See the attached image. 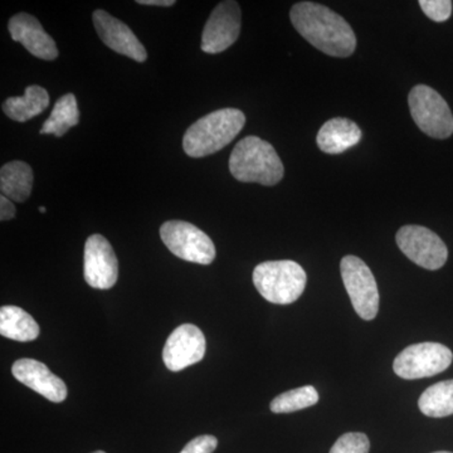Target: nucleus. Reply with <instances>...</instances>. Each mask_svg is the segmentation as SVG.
<instances>
[{"instance_id":"obj_1","label":"nucleus","mask_w":453,"mask_h":453,"mask_svg":"<svg viewBox=\"0 0 453 453\" xmlns=\"http://www.w3.org/2000/svg\"><path fill=\"white\" fill-rule=\"evenodd\" d=\"M290 19L295 29L325 55L345 58L356 50L353 28L344 18L323 4L296 3L291 9Z\"/></svg>"},{"instance_id":"obj_2","label":"nucleus","mask_w":453,"mask_h":453,"mask_svg":"<svg viewBox=\"0 0 453 453\" xmlns=\"http://www.w3.org/2000/svg\"><path fill=\"white\" fill-rule=\"evenodd\" d=\"M244 124L246 116L234 107L208 113L184 134V151L190 157H204L217 153L241 133Z\"/></svg>"},{"instance_id":"obj_3","label":"nucleus","mask_w":453,"mask_h":453,"mask_svg":"<svg viewBox=\"0 0 453 453\" xmlns=\"http://www.w3.org/2000/svg\"><path fill=\"white\" fill-rule=\"evenodd\" d=\"M229 170L242 183L276 186L283 178V164L270 142L258 136L241 140L229 157Z\"/></svg>"},{"instance_id":"obj_4","label":"nucleus","mask_w":453,"mask_h":453,"mask_svg":"<svg viewBox=\"0 0 453 453\" xmlns=\"http://www.w3.org/2000/svg\"><path fill=\"white\" fill-rule=\"evenodd\" d=\"M305 270L290 259L267 261L253 271V283L268 303L288 305L295 303L306 288Z\"/></svg>"},{"instance_id":"obj_5","label":"nucleus","mask_w":453,"mask_h":453,"mask_svg":"<svg viewBox=\"0 0 453 453\" xmlns=\"http://www.w3.org/2000/svg\"><path fill=\"white\" fill-rule=\"evenodd\" d=\"M414 122L434 139H447L453 134V115L445 98L429 86L417 85L408 96Z\"/></svg>"},{"instance_id":"obj_6","label":"nucleus","mask_w":453,"mask_h":453,"mask_svg":"<svg viewBox=\"0 0 453 453\" xmlns=\"http://www.w3.org/2000/svg\"><path fill=\"white\" fill-rule=\"evenodd\" d=\"M160 237L166 249L184 261L211 265L216 258L213 241L192 223L169 220L160 226Z\"/></svg>"},{"instance_id":"obj_7","label":"nucleus","mask_w":453,"mask_h":453,"mask_svg":"<svg viewBox=\"0 0 453 453\" xmlns=\"http://www.w3.org/2000/svg\"><path fill=\"white\" fill-rule=\"evenodd\" d=\"M453 354L440 342H419L399 353L393 371L402 380H414L434 377L452 365Z\"/></svg>"},{"instance_id":"obj_8","label":"nucleus","mask_w":453,"mask_h":453,"mask_svg":"<svg viewBox=\"0 0 453 453\" xmlns=\"http://www.w3.org/2000/svg\"><path fill=\"white\" fill-rule=\"evenodd\" d=\"M340 271L357 314L366 321L375 319L380 311V290L371 268L357 256H345Z\"/></svg>"},{"instance_id":"obj_9","label":"nucleus","mask_w":453,"mask_h":453,"mask_svg":"<svg viewBox=\"0 0 453 453\" xmlns=\"http://www.w3.org/2000/svg\"><path fill=\"white\" fill-rule=\"evenodd\" d=\"M396 244L411 261L429 271L440 270L449 258L445 242L431 229L404 226L396 232Z\"/></svg>"},{"instance_id":"obj_10","label":"nucleus","mask_w":453,"mask_h":453,"mask_svg":"<svg viewBox=\"0 0 453 453\" xmlns=\"http://www.w3.org/2000/svg\"><path fill=\"white\" fill-rule=\"evenodd\" d=\"M83 273L86 282L97 290H110L119 279V262L104 235H89L85 243Z\"/></svg>"},{"instance_id":"obj_11","label":"nucleus","mask_w":453,"mask_h":453,"mask_svg":"<svg viewBox=\"0 0 453 453\" xmlns=\"http://www.w3.org/2000/svg\"><path fill=\"white\" fill-rule=\"evenodd\" d=\"M241 9L237 2L219 3L211 12L202 35L203 52L216 55L228 50L240 37Z\"/></svg>"},{"instance_id":"obj_12","label":"nucleus","mask_w":453,"mask_h":453,"mask_svg":"<svg viewBox=\"0 0 453 453\" xmlns=\"http://www.w3.org/2000/svg\"><path fill=\"white\" fill-rule=\"evenodd\" d=\"M207 342L198 326L184 324L174 330L163 350L164 365L172 372H180L204 357Z\"/></svg>"},{"instance_id":"obj_13","label":"nucleus","mask_w":453,"mask_h":453,"mask_svg":"<svg viewBox=\"0 0 453 453\" xmlns=\"http://www.w3.org/2000/svg\"><path fill=\"white\" fill-rule=\"evenodd\" d=\"M95 29L98 37L106 44L109 49L120 53L122 56L129 57L136 62H145L148 59V52L142 42L138 40L129 26L112 17L111 14L98 9L94 12Z\"/></svg>"},{"instance_id":"obj_14","label":"nucleus","mask_w":453,"mask_h":453,"mask_svg":"<svg viewBox=\"0 0 453 453\" xmlns=\"http://www.w3.org/2000/svg\"><path fill=\"white\" fill-rule=\"evenodd\" d=\"M12 374L18 381L53 403H62L67 398L68 390L65 381L38 360L29 357L17 360L12 366Z\"/></svg>"},{"instance_id":"obj_15","label":"nucleus","mask_w":453,"mask_h":453,"mask_svg":"<svg viewBox=\"0 0 453 453\" xmlns=\"http://www.w3.org/2000/svg\"><path fill=\"white\" fill-rule=\"evenodd\" d=\"M12 40L19 42L37 58L53 61L58 57L56 42L44 31L40 20L28 13H18L9 19Z\"/></svg>"},{"instance_id":"obj_16","label":"nucleus","mask_w":453,"mask_h":453,"mask_svg":"<svg viewBox=\"0 0 453 453\" xmlns=\"http://www.w3.org/2000/svg\"><path fill=\"white\" fill-rule=\"evenodd\" d=\"M362 140V130L356 122L345 118H334L325 122L319 131V148L324 153L338 155L359 144Z\"/></svg>"},{"instance_id":"obj_17","label":"nucleus","mask_w":453,"mask_h":453,"mask_svg":"<svg viewBox=\"0 0 453 453\" xmlns=\"http://www.w3.org/2000/svg\"><path fill=\"white\" fill-rule=\"evenodd\" d=\"M50 106V95L38 85L28 86L25 96L9 97L3 104V111L12 120L26 122L43 112Z\"/></svg>"},{"instance_id":"obj_18","label":"nucleus","mask_w":453,"mask_h":453,"mask_svg":"<svg viewBox=\"0 0 453 453\" xmlns=\"http://www.w3.org/2000/svg\"><path fill=\"white\" fill-rule=\"evenodd\" d=\"M33 170L23 162H11L0 170V190L2 196L17 203L26 202L32 193Z\"/></svg>"},{"instance_id":"obj_19","label":"nucleus","mask_w":453,"mask_h":453,"mask_svg":"<svg viewBox=\"0 0 453 453\" xmlns=\"http://www.w3.org/2000/svg\"><path fill=\"white\" fill-rule=\"evenodd\" d=\"M0 334L16 342H33L40 336V325L18 306H3L0 309Z\"/></svg>"},{"instance_id":"obj_20","label":"nucleus","mask_w":453,"mask_h":453,"mask_svg":"<svg viewBox=\"0 0 453 453\" xmlns=\"http://www.w3.org/2000/svg\"><path fill=\"white\" fill-rule=\"evenodd\" d=\"M80 121L79 106L73 94L64 95L57 100L50 118L44 122L40 131L42 135L64 136L71 127Z\"/></svg>"},{"instance_id":"obj_21","label":"nucleus","mask_w":453,"mask_h":453,"mask_svg":"<svg viewBox=\"0 0 453 453\" xmlns=\"http://www.w3.org/2000/svg\"><path fill=\"white\" fill-rule=\"evenodd\" d=\"M418 407L425 416L443 418L453 414V380L434 384L422 393Z\"/></svg>"},{"instance_id":"obj_22","label":"nucleus","mask_w":453,"mask_h":453,"mask_svg":"<svg viewBox=\"0 0 453 453\" xmlns=\"http://www.w3.org/2000/svg\"><path fill=\"white\" fill-rule=\"evenodd\" d=\"M318 402L319 393L314 387L305 386L277 395L271 402L270 408L273 413H292L312 407Z\"/></svg>"},{"instance_id":"obj_23","label":"nucleus","mask_w":453,"mask_h":453,"mask_svg":"<svg viewBox=\"0 0 453 453\" xmlns=\"http://www.w3.org/2000/svg\"><path fill=\"white\" fill-rule=\"evenodd\" d=\"M371 442L365 434L349 432L338 438L330 453H369Z\"/></svg>"},{"instance_id":"obj_24","label":"nucleus","mask_w":453,"mask_h":453,"mask_svg":"<svg viewBox=\"0 0 453 453\" xmlns=\"http://www.w3.org/2000/svg\"><path fill=\"white\" fill-rule=\"evenodd\" d=\"M419 5L434 22H446L452 14V2L449 0H421Z\"/></svg>"},{"instance_id":"obj_25","label":"nucleus","mask_w":453,"mask_h":453,"mask_svg":"<svg viewBox=\"0 0 453 453\" xmlns=\"http://www.w3.org/2000/svg\"><path fill=\"white\" fill-rule=\"evenodd\" d=\"M219 446V440L210 434L193 438L180 453H213Z\"/></svg>"},{"instance_id":"obj_26","label":"nucleus","mask_w":453,"mask_h":453,"mask_svg":"<svg viewBox=\"0 0 453 453\" xmlns=\"http://www.w3.org/2000/svg\"><path fill=\"white\" fill-rule=\"evenodd\" d=\"M16 211V207H14L11 199H8L7 196H0V219H2L3 222L14 219Z\"/></svg>"},{"instance_id":"obj_27","label":"nucleus","mask_w":453,"mask_h":453,"mask_svg":"<svg viewBox=\"0 0 453 453\" xmlns=\"http://www.w3.org/2000/svg\"><path fill=\"white\" fill-rule=\"evenodd\" d=\"M138 4L151 5V7H172L174 0H138Z\"/></svg>"},{"instance_id":"obj_28","label":"nucleus","mask_w":453,"mask_h":453,"mask_svg":"<svg viewBox=\"0 0 453 453\" xmlns=\"http://www.w3.org/2000/svg\"><path fill=\"white\" fill-rule=\"evenodd\" d=\"M41 213H46L47 210L44 207H40Z\"/></svg>"},{"instance_id":"obj_29","label":"nucleus","mask_w":453,"mask_h":453,"mask_svg":"<svg viewBox=\"0 0 453 453\" xmlns=\"http://www.w3.org/2000/svg\"><path fill=\"white\" fill-rule=\"evenodd\" d=\"M434 453H452V452H447V451H438V452H434Z\"/></svg>"},{"instance_id":"obj_30","label":"nucleus","mask_w":453,"mask_h":453,"mask_svg":"<svg viewBox=\"0 0 453 453\" xmlns=\"http://www.w3.org/2000/svg\"><path fill=\"white\" fill-rule=\"evenodd\" d=\"M92 453H106V452H104V451H96V452H92Z\"/></svg>"}]
</instances>
